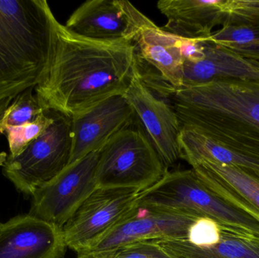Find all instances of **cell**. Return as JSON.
<instances>
[{
	"instance_id": "6da1fadb",
	"label": "cell",
	"mask_w": 259,
	"mask_h": 258,
	"mask_svg": "<svg viewBox=\"0 0 259 258\" xmlns=\"http://www.w3.org/2000/svg\"><path fill=\"white\" fill-rule=\"evenodd\" d=\"M136 68L131 40L83 37L56 19L50 65L35 93L44 110L73 117L124 95Z\"/></svg>"
},
{
	"instance_id": "7a4b0ae2",
	"label": "cell",
	"mask_w": 259,
	"mask_h": 258,
	"mask_svg": "<svg viewBox=\"0 0 259 258\" xmlns=\"http://www.w3.org/2000/svg\"><path fill=\"white\" fill-rule=\"evenodd\" d=\"M181 128L259 159V80H215L170 97Z\"/></svg>"
},
{
	"instance_id": "3957f363",
	"label": "cell",
	"mask_w": 259,
	"mask_h": 258,
	"mask_svg": "<svg viewBox=\"0 0 259 258\" xmlns=\"http://www.w3.org/2000/svg\"><path fill=\"white\" fill-rule=\"evenodd\" d=\"M56 20L46 0H0V99L42 81Z\"/></svg>"
},
{
	"instance_id": "277c9868",
	"label": "cell",
	"mask_w": 259,
	"mask_h": 258,
	"mask_svg": "<svg viewBox=\"0 0 259 258\" xmlns=\"http://www.w3.org/2000/svg\"><path fill=\"white\" fill-rule=\"evenodd\" d=\"M137 204L210 218L228 228L259 236L258 221L211 190L193 169L166 171L153 186L140 192Z\"/></svg>"
},
{
	"instance_id": "5b68a950",
	"label": "cell",
	"mask_w": 259,
	"mask_h": 258,
	"mask_svg": "<svg viewBox=\"0 0 259 258\" xmlns=\"http://www.w3.org/2000/svg\"><path fill=\"white\" fill-rule=\"evenodd\" d=\"M135 124L111 138L100 150L97 188H131L140 192L153 186L167 169L150 141Z\"/></svg>"
},
{
	"instance_id": "8992f818",
	"label": "cell",
	"mask_w": 259,
	"mask_h": 258,
	"mask_svg": "<svg viewBox=\"0 0 259 258\" xmlns=\"http://www.w3.org/2000/svg\"><path fill=\"white\" fill-rule=\"evenodd\" d=\"M126 9L140 77L152 91L169 98L183 87L184 38L158 27L128 1Z\"/></svg>"
},
{
	"instance_id": "52a82bcc",
	"label": "cell",
	"mask_w": 259,
	"mask_h": 258,
	"mask_svg": "<svg viewBox=\"0 0 259 258\" xmlns=\"http://www.w3.org/2000/svg\"><path fill=\"white\" fill-rule=\"evenodd\" d=\"M53 122L21 154L8 156L3 172L19 192L33 195L68 165L71 154V117L51 110Z\"/></svg>"
},
{
	"instance_id": "ba28073f",
	"label": "cell",
	"mask_w": 259,
	"mask_h": 258,
	"mask_svg": "<svg viewBox=\"0 0 259 258\" xmlns=\"http://www.w3.org/2000/svg\"><path fill=\"white\" fill-rule=\"evenodd\" d=\"M100 151L68 165L31 195L29 215L63 228L97 189L96 172Z\"/></svg>"
},
{
	"instance_id": "9c48e42d",
	"label": "cell",
	"mask_w": 259,
	"mask_h": 258,
	"mask_svg": "<svg viewBox=\"0 0 259 258\" xmlns=\"http://www.w3.org/2000/svg\"><path fill=\"white\" fill-rule=\"evenodd\" d=\"M140 192L131 188H97L64 226L67 247L88 252L137 206Z\"/></svg>"
},
{
	"instance_id": "30bf717a",
	"label": "cell",
	"mask_w": 259,
	"mask_h": 258,
	"mask_svg": "<svg viewBox=\"0 0 259 258\" xmlns=\"http://www.w3.org/2000/svg\"><path fill=\"white\" fill-rule=\"evenodd\" d=\"M124 97L166 169L173 166L181 159L179 145L181 127L170 105L157 97L145 84L137 66Z\"/></svg>"
},
{
	"instance_id": "8fae6325",
	"label": "cell",
	"mask_w": 259,
	"mask_h": 258,
	"mask_svg": "<svg viewBox=\"0 0 259 258\" xmlns=\"http://www.w3.org/2000/svg\"><path fill=\"white\" fill-rule=\"evenodd\" d=\"M197 218L137 204L86 253L109 252L139 241L187 239L190 226Z\"/></svg>"
},
{
	"instance_id": "7c38bea8",
	"label": "cell",
	"mask_w": 259,
	"mask_h": 258,
	"mask_svg": "<svg viewBox=\"0 0 259 258\" xmlns=\"http://www.w3.org/2000/svg\"><path fill=\"white\" fill-rule=\"evenodd\" d=\"M135 114L124 95L112 97L71 117L70 164L100 151L116 133L135 124Z\"/></svg>"
},
{
	"instance_id": "4fadbf2b",
	"label": "cell",
	"mask_w": 259,
	"mask_h": 258,
	"mask_svg": "<svg viewBox=\"0 0 259 258\" xmlns=\"http://www.w3.org/2000/svg\"><path fill=\"white\" fill-rule=\"evenodd\" d=\"M67 248L62 228L31 215L0 226V258H62Z\"/></svg>"
},
{
	"instance_id": "5bb4252c",
	"label": "cell",
	"mask_w": 259,
	"mask_h": 258,
	"mask_svg": "<svg viewBox=\"0 0 259 258\" xmlns=\"http://www.w3.org/2000/svg\"><path fill=\"white\" fill-rule=\"evenodd\" d=\"M188 164L211 190L259 223V176L211 161Z\"/></svg>"
},
{
	"instance_id": "9a60e30c",
	"label": "cell",
	"mask_w": 259,
	"mask_h": 258,
	"mask_svg": "<svg viewBox=\"0 0 259 258\" xmlns=\"http://www.w3.org/2000/svg\"><path fill=\"white\" fill-rule=\"evenodd\" d=\"M65 26L89 39L131 40L126 0H88L74 11Z\"/></svg>"
},
{
	"instance_id": "2e32d148",
	"label": "cell",
	"mask_w": 259,
	"mask_h": 258,
	"mask_svg": "<svg viewBox=\"0 0 259 258\" xmlns=\"http://www.w3.org/2000/svg\"><path fill=\"white\" fill-rule=\"evenodd\" d=\"M202 45L204 57L202 59L184 62L183 87L215 80H259L258 61L246 59L205 39Z\"/></svg>"
},
{
	"instance_id": "e0dca14e",
	"label": "cell",
	"mask_w": 259,
	"mask_h": 258,
	"mask_svg": "<svg viewBox=\"0 0 259 258\" xmlns=\"http://www.w3.org/2000/svg\"><path fill=\"white\" fill-rule=\"evenodd\" d=\"M223 0H160L157 8L167 19L166 31L187 39H206L223 25Z\"/></svg>"
},
{
	"instance_id": "ac0fdd59",
	"label": "cell",
	"mask_w": 259,
	"mask_h": 258,
	"mask_svg": "<svg viewBox=\"0 0 259 258\" xmlns=\"http://www.w3.org/2000/svg\"><path fill=\"white\" fill-rule=\"evenodd\" d=\"M171 258H259V236L222 226L219 239L196 246L186 239L155 240Z\"/></svg>"
},
{
	"instance_id": "d6986e66",
	"label": "cell",
	"mask_w": 259,
	"mask_h": 258,
	"mask_svg": "<svg viewBox=\"0 0 259 258\" xmlns=\"http://www.w3.org/2000/svg\"><path fill=\"white\" fill-rule=\"evenodd\" d=\"M179 145L181 159L188 163L211 161L259 176V159L229 149L192 129L181 128Z\"/></svg>"
},
{
	"instance_id": "ffe728a7",
	"label": "cell",
	"mask_w": 259,
	"mask_h": 258,
	"mask_svg": "<svg viewBox=\"0 0 259 258\" xmlns=\"http://www.w3.org/2000/svg\"><path fill=\"white\" fill-rule=\"evenodd\" d=\"M34 88L0 99V135L6 134L12 127L33 121L45 111L33 92Z\"/></svg>"
},
{
	"instance_id": "44dd1931",
	"label": "cell",
	"mask_w": 259,
	"mask_h": 258,
	"mask_svg": "<svg viewBox=\"0 0 259 258\" xmlns=\"http://www.w3.org/2000/svg\"><path fill=\"white\" fill-rule=\"evenodd\" d=\"M205 40L222 45L246 59L259 62V26L220 27Z\"/></svg>"
},
{
	"instance_id": "7402d4cb",
	"label": "cell",
	"mask_w": 259,
	"mask_h": 258,
	"mask_svg": "<svg viewBox=\"0 0 259 258\" xmlns=\"http://www.w3.org/2000/svg\"><path fill=\"white\" fill-rule=\"evenodd\" d=\"M53 122L51 110H45L33 121L6 131L11 157L21 154L33 141L39 137Z\"/></svg>"
},
{
	"instance_id": "603a6c76",
	"label": "cell",
	"mask_w": 259,
	"mask_h": 258,
	"mask_svg": "<svg viewBox=\"0 0 259 258\" xmlns=\"http://www.w3.org/2000/svg\"><path fill=\"white\" fill-rule=\"evenodd\" d=\"M222 11L223 27L259 26V0H223Z\"/></svg>"
},
{
	"instance_id": "cb8c5ba5",
	"label": "cell",
	"mask_w": 259,
	"mask_h": 258,
	"mask_svg": "<svg viewBox=\"0 0 259 258\" xmlns=\"http://www.w3.org/2000/svg\"><path fill=\"white\" fill-rule=\"evenodd\" d=\"M105 253L106 258H171L155 240L139 241Z\"/></svg>"
},
{
	"instance_id": "d4e9b609",
	"label": "cell",
	"mask_w": 259,
	"mask_h": 258,
	"mask_svg": "<svg viewBox=\"0 0 259 258\" xmlns=\"http://www.w3.org/2000/svg\"><path fill=\"white\" fill-rule=\"evenodd\" d=\"M222 226L210 218H197L190 226L186 239L196 246L211 245L219 239Z\"/></svg>"
},
{
	"instance_id": "484cf974",
	"label": "cell",
	"mask_w": 259,
	"mask_h": 258,
	"mask_svg": "<svg viewBox=\"0 0 259 258\" xmlns=\"http://www.w3.org/2000/svg\"><path fill=\"white\" fill-rule=\"evenodd\" d=\"M77 258H106L105 253H98V254H91V253H87V254H77Z\"/></svg>"
},
{
	"instance_id": "4316f807",
	"label": "cell",
	"mask_w": 259,
	"mask_h": 258,
	"mask_svg": "<svg viewBox=\"0 0 259 258\" xmlns=\"http://www.w3.org/2000/svg\"><path fill=\"white\" fill-rule=\"evenodd\" d=\"M1 225H2V224H1V223H0V226H1Z\"/></svg>"
},
{
	"instance_id": "83f0119b",
	"label": "cell",
	"mask_w": 259,
	"mask_h": 258,
	"mask_svg": "<svg viewBox=\"0 0 259 258\" xmlns=\"http://www.w3.org/2000/svg\"><path fill=\"white\" fill-rule=\"evenodd\" d=\"M105 254H106V253H105Z\"/></svg>"
}]
</instances>
